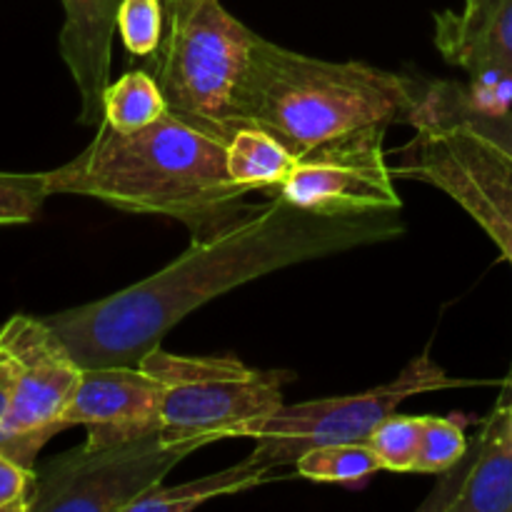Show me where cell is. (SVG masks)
<instances>
[{"label":"cell","mask_w":512,"mask_h":512,"mask_svg":"<svg viewBox=\"0 0 512 512\" xmlns=\"http://www.w3.org/2000/svg\"><path fill=\"white\" fill-rule=\"evenodd\" d=\"M403 233L400 210L325 215L278 195L253 205L225 228L195 238L185 253L150 278L48 315L45 323L83 368L140 365L180 320L213 298L275 270L388 243Z\"/></svg>","instance_id":"cell-1"},{"label":"cell","mask_w":512,"mask_h":512,"mask_svg":"<svg viewBox=\"0 0 512 512\" xmlns=\"http://www.w3.org/2000/svg\"><path fill=\"white\" fill-rule=\"evenodd\" d=\"M230 130L170 108L133 133L100 123L83 153L48 170L50 195L95 198L123 213L165 215L203 238L253 208L245 205L250 190L228 173Z\"/></svg>","instance_id":"cell-2"},{"label":"cell","mask_w":512,"mask_h":512,"mask_svg":"<svg viewBox=\"0 0 512 512\" xmlns=\"http://www.w3.org/2000/svg\"><path fill=\"white\" fill-rule=\"evenodd\" d=\"M430 80L368 63H330L255 38L238 100V123H253L295 158L353 130L413 125Z\"/></svg>","instance_id":"cell-3"},{"label":"cell","mask_w":512,"mask_h":512,"mask_svg":"<svg viewBox=\"0 0 512 512\" xmlns=\"http://www.w3.org/2000/svg\"><path fill=\"white\" fill-rule=\"evenodd\" d=\"M255 38L258 33L220 0H200L165 23L145 70L158 80L173 113L233 128Z\"/></svg>","instance_id":"cell-4"},{"label":"cell","mask_w":512,"mask_h":512,"mask_svg":"<svg viewBox=\"0 0 512 512\" xmlns=\"http://www.w3.org/2000/svg\"><path fill=\"white\" fill-rule=\"evenodd\" d=\"M140 368L163 385L160 425L165 438H233L245 420L263 418L285 405L288 370H260L235 358L175 355L163 345L150 350Z\"/></svg>","instance_id":"cell-5"},{"label":"cell","mask_w":512,"mask_h":512,"mask_svg":"<svg viewBox=\"0 0 512 512\" xmlns=\"http://www.w3.org/2000/svg\"><path fill=\"white\" fill-rule=\"evenodd\" d=\"M470 385L455 380L430 360V355L410 360L390 383L355 395L308 400L298 405H280L263 418L245 420L233 438H253V455L270 468L295 465L300 455L323 445L365 443L388 415H393L413 395L438 393V390Z\"/></svg>","instance_id":"cell-6"},{"label":"cell","mask_w":512,"mask_h":512,"mask_svg":"<svg viewBox=\"0 0 512 512\" xmlns=\"http://www.w3.org/2000/svg\"><path fill=\"white\" fill-rule=\"evenodd\" d=\"M208 443L170 440L163 430L123 443H83L35 468L33 512H128L135 500L163 485L175 465Z\"/></svg>","instance_id":"cell-7"},{"label":"cell","mask_w":512,"mask_h":512,"mask_svg":"<svg viewBox=\"0 0 512 512\" xmlns=\"http://www.w3.org/2000/svg\"><path fill=\"white\" fill-rule=\"evenodd\" d=\"M395 178L428 183L453 198L512 265V158L455 125H418L388 160Z\"/></svg>","instance_id":"cell-8"},{"label":"cell","mask_w":512,"mask_h":512,"mask_svg":"<svg viewBox=\"0 0 512 512\" xmlns=\"http://www.w3.org/2000/svg\"><path fill=\"white\" fill-rule=\"evenodd\" d=\"M0 348L13 368L3 455L35 468L40 450L65 430V408L78 388L83 365L45 318L13 315L0 328Z\"/></svg>","instance_id":"cell-9"},{"label":"cell","mask_w":512,"mask_h":512,"mask_svg":"<svg viewBox=\"0 0 512 512\" xmlns=\"http://www.w3.org/2000/svg\"><path fill=\"white\" fill-rule=\"evenodd\" d=\"M385 125L353 130L295 158L278 195L325 215H373L403 208L385 155Z\"/></svg>","instance_id":"cell-10"},{"label":"cell","mask_w":512,"mask_h":512,"mask_svg":"<svg viewBox=\"0 0 512 512\" xmlns=\"http://www.w3.org/2000/svg\"><path fill=\"white\" fill-rule=\"evenodd\" d=\"M435 45L468 73L465 95L475 108H512V0H465L460 13H435Z\"/></svg>","instance_id":"cell-11"},{"label":"cell","mask_w":512,"mask_h":512,"mask_svg":"<svg viewBox=\"0 0 512 512\" xmlns=\"http://www.w3.org/2000/svg\"><path fill=\"white\" fill-rule=\"evenodd\" d=\"M163 385L140 365L83 368L80 383L65 408V428L83 425L85 443L110 445L163 430Z\"/></svg>","instance_id":"cell-12"},{"label":"cell","mask_w":512,"mask_h":512,"mask_svg":"<svg viewBox=\"0 0 512 512\" xmlns=\"http://www.w3.org/2000/svg\"><path fill=\"white\" fill-rule=\"evenodd\" d=\"M420 512H512V410L500 403Z\"/></svg>","instance_id":"cell-13"},{"label":"cell","mask_w":512,"mask_h":512,"mask_svg":"<svg viewBox=\"0 0 512 512\" xmlns=\"http://www.w3.org/2000/svg\"><path fill=\"white\" fill-rule=\"evenodd\" d=\"M63 28L58 48L80 98L78 120L98 128L105 120L103 95L110 85L113 35L123 0H60Z\"/></svg>","instance_id":"cell-14"},{"label":"cell","mask_w":512,"mask_h":512,"mask_svg":"<svg viewBox=\"0 0 512 512\" xmlns=\"http://www.w3.org/2000/svg\"><path fill=\"white\" fill-rule=\"evenodd\" d=\"M275 470L278 468L258 463L253 455H248L243 463L230 465V468L220 470V473L205 475V478L190 480V483L175 485V488L158 485V488L145 493L140 500H135L133 508L128 512H188L213 498L245 493V490L270 483V480L278 478Z\"/></svg>","instance_id":"cell-15"},{"label":"cell","mask_w":512,"mask_h":512,"mask_svg":"<svg viewBox=\"0 0 512 512\" xmlns=\"http://www.w3.org/2000/svg\"><path fill=\"white\" fill-rule=\"evenodd\" d=\"M418 125H455L475 133L478 138L498 145L508 158H512V110L490 113L475 108L465 95V83L455 80H430L428 95L413 120Z\"/></svg>","instance_id":"cell-16"},{"label":"cell","mask_w":512,"mask_h":512,"mask_svg":"<svg viewBox=\"0 0 512 512\" xmlns=\"http://www.w3.org/2000/svg\"><path fill=\"white\" fill-rule=\"evenodd\" d=\"M295 165L283 140L253 123L233 125L228 138V173L245 190H278Z\"/></svg>","instance_id":"cell-17"},{"label":"cell","mask_w":512,"mask_h":512,"mask_svg":"<svg viewBox=\"0 0 512 512\" xmlns=\"http://www.w3.org/2000/svg\"><path fill=\"white\" fill-rule=\"evenodd\" d=\"M165 110H168V100H165L158 80L145 68L130 70L105 88L103 123L120 133L148 128L155 120L163 118Z\"/></svg>","instance_id":"cell-18"},{"label":"cell","mask_w":512,"mask_h":512,"mask_svg":"<svg viewBox=\"0 0 512 512\" xmlns=\"http://www.w3.org/2000/svg\"><path fill=\"white\" fill-rule=\"evenodd\" d=\"M300 478L315 480V483H340L360 485L375 473H383V463L373 453L368 443H343L323 445L300 455L298 463Z\"/></svg>","instance_id":"cell-19"},{"label":"cell","mask_w":512,"mask_h":512,"mask_svg":"<svg viewBox=\"0 0 512 512\" xmlns=\"http://www.w3.org/2000/svg\"><path fill=\"white\" fill-rule=\"evenodd\" d=\"M420 438H423V418L393 413L370 433L365 443L378 455L383 470H388V473H415Z\"/></svg>","instance_id":"cell-20"},{"label":"cell","mask_w":512,"mask_h":512,"mask_svg":"<svg viewBox=\"0 0 512 512\" xmlns=\"http://www.w3.org/2000/svg\"><path fill=\"white\" fill-rule=\"evenodd\" d=\"M468 450V435L458 418L423 415V438H420L415 473L443 475L453 468Z\"/></svg>","instance_id":"cell-21"},{"label":"cell","mask_w":512,"mask_h":512,"mask_svg":"<svg viewBox=\"0 0 512 512\" xmlns=\"http://www.w3.org/2000/svg\"><path fill=\"white\" fill-rule=\"evenodd\" d=\"M118 30L130 55L135 58L153 55L165 35L163 0H123L118 13Z\"/></svg>","instance_id":"cell-22"},{"label":"cell","mask_w":512,"mask_h":512,"mask_svg":"<svg viewBox=\"0 0 512 512\" xmlns=\"http://www.w3.org/2000/svg\"><path fill=\"white\" fill-rule=\"evenodd\" d=\"M48 198V173H0V225L33 223Z\"/></svg>","instance_id":"cell-23"},{"label":"cell","mask_w":512,"mask_h":512,"mask_svg":"<svg viewBox=\"0 0 512 512\" xmlns=\"http://www.w3.org/2000/svg\"><path fill=\"white\" fill-rule=\"evenodd\" d=\"M38 470L0 453V512H33Z\"/></svg>","instance_id":"cell-24"},{"label":"cell","mask_w":512,"mask_h":512,"mask_svg":"<svg viewBox=\"0 0 512 512\" xmlns=\"http://www.w3.org/2000/svg\"><path fill=\"white\" fill-rule=\"evenodd\" d=\"M10 400H13V368L0 348V453H3V440H5V423L10 415Z\"/></svg>","instance_id":"cell-25"},{"label":"cell","mask_w":512,"mask_h":512,"mask_svg":"<svg viewBox=\"0 0 512 512\" xmlns=\"http://www.w3.org/2000/svg\"><path fill=\"white\" fill-rule=\"evenodd\" d=\"M200 0H163V8H165V23H168L170 18H175V15L185 13L188 8H193V5H198Z\"/></svg>","instance_id":"cell-26"},{"label":"cell","mask_w":512,"mask_h":512,"mask_svg":"<svg viewBox=\"0 0 512 512\" xmlns=\"http://www.w3.org/2000/svg\"><path fill=\"white\" fill-rule=\"evenodd\" d=\"M510 410H512V403H510Z\"/></svg>","instance_id":"cell-27"}]
</instances>
